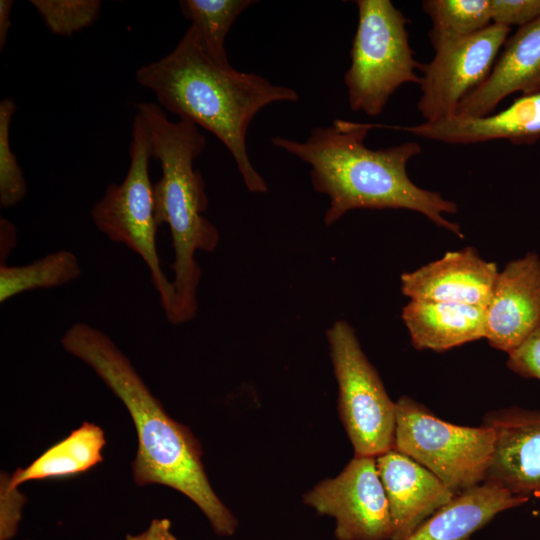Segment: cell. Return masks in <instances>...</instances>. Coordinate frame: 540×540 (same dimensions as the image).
<instances>
[{
	"instance_id": "6da1fadb",
	"label": "cell",
	"mask_w": 540,
	"mask_h": 540,
	"mask_svg": "<svg viewBox=\"0 0 540 540\" xmlns=\"http://www.w3.org/2000/svg\"><path fill=\"white\" fill-rule=\"evenodd\" d=\"M60 344L88 365L128 410L138 440L132 461L134 482L139 486L160 484L181 492L200 508L217 535H232L238 522L208 481L199 442L165 412L114 341L102 330L76 322L63 334Z\"/></svg>"
},
{
	"instance_id": "7a4b0ae2",
	"label": "cell",
	"mask_w": 540,
	"mask_h": 540,
	"mask_svg": "<svg viewBox=\"0 0 540 540\" xmlns=\"http://www.w3.org/2000/svg\"><path fill=\"white\" fill-rule=\"evenodd\" d=\"M370 129L371 124L337 119L312 129L305 141L276 136L271 142L310 165L314 190L329 198L326 225L354 209H407L463 238L460 226L443 216L456 214L457 204L417 186L407 174V164L421 153V145L409 141L370 149L365 145Z\"/></svg>"
},
{
	"instance_id": "3957f363",
	"label": "cell",
	"mask_w": 540,
	"mask_h": 540,
	"mask_svg": "<svg viewBox=\"0 0 540 540\" xmlns=\"http://www.w3.org/2000/svg\"><path fill=\"white\" fill-rule=\"evenodd\" d=\"M135 77L165 109L215 135L230 152L250 192L267 191L249 158L248 127L267 105L297 102L296 90L218 62L191 25L170 53L141 66Z\"/></svg>"
},
{
	"instance_id": "277c9868",
	"label": "cell",
	"mask_w": 540,
	"mask_h": 540,
	"mask_svg": "<svg viewBox=\"0 0 540 540\" xmlns=\"http://www.w3.org/2000/svg\"><path fill=\"white\" fill-rule=\"evenodd\" d=\"M150 135L152 157L160 162L162 176L153 184L155 218L167 224L172 238L175 308L170 323L193 319L198 310L197 290L201 268L197 251L212 252L219 243L217 228L204 216L208 198L205 182L193 162L206 146L197 125L170 121L153 102L137 105Z\"/></svg>"
},
{
	"instance_id": "5b68a950",
	"label": "cell",
	"mask_w": 540,
	"mask_h": 540,
	"mask_svg": "<svg viewBox=\"0 0 540 540\" xmlns=\"http://www.w3.org/2000/svg\"><path fill=\"white\" fill-rule=\"evenodd\" d=\"M358 25L344 74L348 103L356 112L378 116L406 83L420 84L406 28L408 19L390 0H357Z\"/></svg>"
},
{
	"instance_id": "8992f818",
	"label": "cell",
	"mask_w": 540,
	"mask_h": 540,
	"mask_svg": "<svg viewBox=\"0 0 540 540\" xmlns=\"http://www.w3.org/2000/svg\"><path fill=\"white\" fill-rule=\"evenodd\" d=\"M129 157V168L123 181L107 186L90 215L99 231L111 241L125 245L144 261L170 322L175 308V290L161 267L157 251L158 223L149 174L152 147L147 125L138 112L132 123Z\"/></svg>"
},
{
	"instance_id": "52a82bcc",
	"label": "cell",
	"mask_w": 540,
	"mask_h": 540,
	"mask_svg": "<svg viewBox=\"0 0 540 540\" xmlns=\"http://www.w3.org/2000/svg\"><path fill=\"white\" fill-rule=\"evenodd\" d=\"M494 445V430L487 425L452 424L408 396L396 402L393 449L428 469L456 496L484 482Z\"/></svg>"
},
{
	"instance_id": "ba28073f",
	"label": "cell",
	"mask_w": 540,
	"mask_h": 540,
	"mask_svg": "<svg viewBox=\"0 0 540 540\" xmlns=\"http://www.w3.org/2000/svg\"><path fill=\"white\" fill-rule=\"evenodd\" d=\"M339 388V413L355 456L377 457L394 446L396 402L364 354L354 329L338 320L327 330Z\"/></svg>"
},
{
	"instance_id": "9c48e42d",
	"label": "cell",
	"mask_w": 540,
	"mask_h": 540,
	"mask_svg": "<svg viewBox=\"0 0 540 540\" xmlns=\"http://www.w3.org/2000/svg\"><path fill=\"white\" fill-rule=\"evenodd\" d=\"M511 28L491 24L435 51L423 64L417 109L427 122L455 115L461 100L489 76Z\"/></svg>"
},
{
	"instance_id": "30bf717a",
	"label": "cell",
	"mask_w": 540,
	"mask_h": 540,
	"mask_svg": "<svg viewBox=\"0 0 540 540\" xmlns=\"http://www.w3.org/2000/svg\"><path fill=\"white\" fill-rule=\"evenodd\" d=\"M304 502L336 521L337 540H390L392 523L376 457L355 456L332 479L305 494Z\"/></svg>"
},
{
	"instance_id": "8fae6325",
	"label": "cell",
	"mask_w": 540,
	"mask_h": 540,
	"mask_svg": "<svg viewBox=\"0 0 540 540\" xmlns=\"http://www.w3.org/2000/svg\"><path fill=\"white\" fill-rule=\"evenodd\" d=\"M482 424L495 433L494 452L483 483L540 501V410L501 408L488 412Z\"/></svg>"
},
{
	"instance_id": "7c38bea8",
	"label": "cell",
	"mask_w": 540,
	"mask_h": 540,
	"mask_svg": "<svg viewBox=\"0 0 540 540\" xmlns=\"http://www.w3.org/2000/svg\"><path fill=\"white\" fill-rule=\"evenodd\" d=\"M540 323V257L535 252L509 261L498 272L485 308V339L509 353Z\"/></svg>"
},
{
	"instance_id": "4fadbf2b",
	"label": "cell",
	"mask_w": 540,
	"mask_h": 540,
	"mask_svg": "<svg viewBox=\"0 0 540 540\" xmlns=\"http://www.w3.org/2000/svg\"><path fill=\"white\" fill-rule=\"evenodd\" d=\"M392 523L390 540H405L456 495L432 472L391 449L376 457Z\"/></svg>"
},
{
	"instance_id": "5bb4252c",
	"label": "cell",
	"mask_w": 540,
	"mask_h": 540,
	"mask_svg": "<svg viewBox=\"0 0 540 540\" xmlns=\"http://www.w3.org/2000/svg\"><path fill=\"white\" fill-rule=\"evenodd\" d=\"M496 263L481 258L468 246L446 252L400 277L403 295L410 300L451 302L486 308L498 275Z\"/></svg>"
},
{
	"instance_id": "9a60e30c",
	"label": "cell",
	"mask_w": 540,
	"mask_h": 540,
	"mask_svg": "<svg viewBox=\"0 0 540 540\" xmlns=\"http://www.w3.org/2000/svg\"><path fill=\"white\" fill-rule=\"evenodd\" d=\"M516 92L540 93V17L508 36L489 76L461 100L455 116H488Z\"/></svg>"
},
{
	"instance_id": "2e32d148",
	"label": "cell",
	"mask_w": 540,
	"mask_h": 540,
	"mask_svg": "<svg viewBox=\"0 0 540 540\" xmlns=\"http://www.w3.org/2000/svg\"><path fill=\"white\" fill-rule=\"evenodd\" d=\"M378 127L448 144H474L500 139L516 145L533 144L540 139V93L520 96L507 108L484 117L453 115L416 125Z\"/></svg>"
},
{
	"instance_id": "e0dca14e",
	"label": "cell",
	"mask_w": 540,
	"mask_h": 540,
	"mask_svg": "<svg viewBox=\"0 0 540 540\" xmlns=\"http://www.w3.org/2000/svg\"><path fill=\"white\" fill-rule=\"evenodd\" d=\"M412 345L443 352L485 338V308L437 301L410 300L401 313Z\"/></svg>"
},
{
	"instance_id": "ac0fdd59",
	"label": "cell",
	"mask_w": 540,
	"mask_h": 540,
	"mask_svg": "<svg viewBox=\"0 0 540 540\" xmlns=\"http://www.w3.org/2000/svg\"><path fill=\"white\" fill-rule=\"evenodd\" d=\"M528 501L482 483L457 495L405 540H469L498 514Z\"/></svg>"
},
{
	"instance_id": "d6986e66",
	"label": "cell",
	"mask_w": 540,
	"mask_h": 540,
	"mask_svg": "<svg viewBox=\"0 0 540 540\" xmlns=\"http://www.w3.org/2000/svg\"><path fill=\"white\" fill-rule=\"evenodd\" d=\"M106 440L103 429L83 422L66 438L57 442L25 468L10 475V485L52 478H64L86 472L103 459Z\"/></svg>"
},
{
	"instance_id": "ffe728a7",
	"label": "cell",
	"mask_w": 540,
	"mask_h": 540,
	"mask_svg": "<svg viewBox=\"0 0 540 540\" xmlns=\"http://www.w3.org/2000/svg\"><path fill=\"white\" fill-rule=\"evenodd\" d=\"M81 274L78 258L68 250L49 253L25 265L0 263V302L26 291L67 285Z\"/></svg>"
},
{
	"instance_id": "44dd1931",
	"label": "cell",
	"mask_w": 540,
	"mask_h": 540,
	"mask_svg": "<svg viewBox=\"0 0 540 540\" xmlns=\"http://www.w3.org/2000/svg\"><path fill=\"white\" fill-rule=\"evenodd\" d=\"M422 9L431 20L428 36L434 51L492 24L490 0H424Z\"/></svg>"
},
{
	"instance_id": "7402d4cb",
	"label": "cell",
	"mask_w": 540,
	"mask_h": 540,
	"mask_svg": "<svg viewBox=\"0 0 540 540\" xmlns=\"http://www.w3.org/2000/svg\"><path fill=\"white\" fill-rule=\"evenodd\" d=\"M252 0H182L179 7L191 21L206 52L223 64H230L225 39L237 17Z\"/></svg>"
},
{
	"instance_id": "603a6c76",
	"label": "cell",
	"mask_w": 540,
	"mask_h": 540,
	"mask_svg": "<svg viewBox=\"0 0 540 540\" xmlns=\"http://www.w3.org/2000/svg\"><path fill=\"white\" fill-rule=\"evenodd\" d=\"M47 28L55 35L71 37L99 17V0H30Z\"/></svg>"
},
{
	"instance_id": "cb8c5ba5",
	"label": "cell",
	"mask_w": 540,
	"mask_h": 540,
	"mask_svg": "<svg viewBox=\"0 0 540 540\" xmlns=\"http://www.w3.org/2000/svg\"><path fill=\"white\" fill-rule=\"evenodd\" d=\"M16 109L15 101H0V206L14 207L25 198L28 187L23 171L10 145V127Z\"/></svg>"
},
{
	"instance_id": "d4e9b609",
	"label": "cell",
	"mask_w": 540,
	"mask_h": 540,
	"mask_svg": "<svg viewBox=\"0 0 540 540\" xmlns=\"http://www.w3.org/2000/svg\"><path fill=\"white\" fill-rule=\"evenodd\" d=\"M26 496L19 487L10 485V475H0V540H10L17 531L22 519Z\"/></svg>"
},
{
	"instance_id": "484cf974",
	"label": "cell",
	"mask_w": 540,
	"mask_h": 540,
	"mask_svg": "<svg viewBox=\"0 0 540 540\" xmlns=\"http://www.w3.org/2000/svg\"><path fill=\"white\" fill-rule=\"evenodd\" d=\"M490 13L493 24L521 27L540 17V0H490Z\"/></svg>"
},
{
	"instance_id": "4316f807",
	"label": "cell",
	"mask_w": 540,
	"mask_h": 540,
	"mask_svg": "<svg viewBox=\"0 0 540 540\" xmlns=\"http://www.w3.org/2000/svg\"><path fill=\"white\" fill-rule=\"evenodd\" d=\"M507 358L508 368L524 378L540 380V323Z\"/></svg>"
},
{
	"instance_id": "83f0119b",
	"label": "cell",
	"mask_w": 540,
	"mask_h": 540,
	"mask_svg": "<svg viewBox=\"0 0 540 540\" xmlns=\"http://www.w3.org/2000/svg\"><path fill=\"white\" fill-rule=\"evenodd\" d=\"M125 540H177L171 532V523L166 518L153 519L146 530L131 535L127 534Z\"/></svg>"
},
{
	"instance_id": "f1b7e54d",
	"label": "cell",
	"mask_w": 540,
	"mask_h": 540,
	"mask_svg": "<svg viewBox=\"0 0 540 540\" xmlns=\"http://www.w3.org/2000/svg\"><path fill=\"white\" fill-rule=\"evenodd\" d=\"M17 244L14 224L6 218L0 219V263H6L7 256Z\"/></svg>"
},
{
	"instance_id": "f546056e",
	"label": "cell",
	"mask_w": 540,
	"mask_h": 540,
	"mask_svg": "<svg viewBox=\"0 0 540 540\" xmlns=\"http://www.w3.org/2000/svg\"><path fill=\"white\" fill-rule=\"evenodd\" d=\"M13 6V0H0V51L5 48L8 32L12 27L11 12Z\"/></svg>"
},
{
	"instance_id": "4dcf8cb0",
	"label": "cell",
	"mask_w": 540,
	"mask_h": 540,
	"mask_svg": "<svg viewBox=\"0 0 540 540\" xmlns=\"http://www.w3.org/2000/svg\"><path fill=\"white\" fill-rule=\"evenodd\" d=\"M26 540H28V539H26Z\"/></svg>"
}]
</instances>
